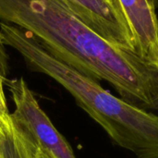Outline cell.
Wrapping results in <instances>:
<instances>
[{
    "instance_id": "obj_1",
    "label": "cell",
    "mask_w": 158,
    "mask_h": 158,
    "mask_svg": "<svg viewBox=\"0 0 158 158\" xmlns=\"http://www.w3.org/2000/svg\"><path fill=\"white\" fill-rule=\"evenodd\" d=\"M0 22L22 29L81 73L107 81L123 99L150 111L157 107V70L103 38L62 0H0Z\"/></svg>"
},
{
    "instance_id": "obj_2",
    "label": "cell",
    "mask_w": 158,
    "mask_h": 158,
    "mask_svg": "<svg viewBox=\"0 0 158 158\" xmlns=\"http://www.w3.org/2000/svg\"><path fill=\"white\" fill-rule=\"evenodd\" d=\"M7 85L15 110L10 117L50 158H76L72 148L56 129L40 106L23 78L7 79Z\"/></svg>"
},
{
    "instance_id": "obj_3",
    "label": "cell",
    "mask_w": 158,
    "mask_h": 158,
    "mask_svg": "<svg viewBox=\"0 0 158 158\" xmlns=\"http://www.w3.org/2000/svg\"><path fill=\"white\" fill-rule=\"evenodd\" d=\"M88 27L111 44L136 54L133 35L118 0H62Z\"/></svg>"
},
{
    "instance_id": "obj_4",
    "label": "cell",
    "mask_w": 158,
    "mask_h": 158,
    "mask_svg": "<svg viewBox=\"0 0 158 158\" xmlns=\"http://www.w3.org/2000/svg\"><path fill=\"white\" fill-rule=\"evenodd\" d=\"M133 35L136 54L158 71V19L148 0H118Z\"/></svg>"
},
{
    "instance_id": "obj_5",
    "label": "cell",
    "mask_w": 158,
    "mask_h": 158,
    "mask_svg": "<svg viewBox=\"0 0 158 158\" xmlns=\"http://www.w3.org/2000/svg\"><path fill=\"white\" fill-rule=\"evenodd\" d=\"M33 139L9 116L0 120V158H38Z\"/></svg>"
},
{
    "instance_id": "obj_6",
    "label": "cell",
    "mask_w": 158,
    "mask_h": 158,
    "mask_svg": "<svg viewBox=\"0 0 158 158\" xmlns=\"http://www.w3.org/2000/svg\"><path fill=\"white\" fill-rule=\"evenodd\" d=\"M7 71H8V56L6 50V45L0 34V77L3 79L4 82L7 80Z\"/></svg>"
},
{
    "instance_id": "obj_7",
    "label": "cell",
    "mask_w": 158,
    "mask_h": 158,
    "mask_svg": "<svg viewBox=\"0 0 158 158\" xmlns=\"http://www.w3.org/2000/svg\"><path fill=\"white\" fill-rule=\"evenodd\" d=\"M4 81L0 77V120L5 119L10 116L8 112V108L6 102V96L4 94Z\"/></svg>"
},
{
    "instance_id": "obj_8",
    "label": "cell",
    "mask_w": 158,
    "mask_h": 158,
    "mask_svg": "<svg viewBox=\"0 0 158 158\" xmlns=\"http://www.w3.org/2000/svg\"><path fill=\"white\" fill-rule=\"evenodd\" d=\"M38 158H50L46 154H44V152H42L41 150H40V152H39V157Z\"/></svg>"
},
{
    "instance_id": "obj_9",
    "label": "cell",
    "mask_w": 158,
    "mask_h": 158,
    "mask_svg": "<svg viewBox=\"0 0 158 158\" xmlns=\"http://www.w3.org/2000/svg\"><path fill=\"white\" fill-rule=\"evenodd\" d=\"M155 7H156L157 6V5H158V0H148Z\"/></svg>"
},
{
    "instance_id": "obj_10",
    "label": "cell",
    "mask_w": 158,
    "mask_h": 158,
    "mask_svg": "<svg viewBox=\"0 0 158 158\" xmlns=\"http://www.w3.org/2000/svg\"><path fill=\"white\" fill-rule=\"evenodd\" d=\"M157 111H158V109H157Z\"/></svg>"
}]
</instances>
